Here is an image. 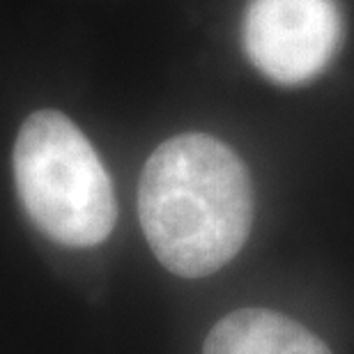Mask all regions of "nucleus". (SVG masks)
<instances>
[{"label":"nucleus","instance_id":"3","mask_svg":"<svg viewBox=\"0 0 354 354\" xmlns=\"http://www.w3.org/2000/svg\"><path fill=\"white\" fill-rule=\"evenodd\" d=\"M343 41L336 0H249L242 19L246 58L279 86L320 76Z\"/></svg>","mask_w":354,"mask_h":354},{"label":"nucleus","instance_id":"4","mask_svg":"<svg viewBox=\"0 0 354 354\" xmlns=\"http://www.w3.org/2000/svg\"><path fill=\"white\" fill-rule=\"evenodd\" d=\"M203 354H331V350L288 315L267 308H242L212 327Z\"/></svg>","mask_w":354,"mask_h":354},{"label":"nucleus","instance_id":"2","mask_svg":"<svg viewBox=\"0 0 354 354\" xmlns=\"http://www.w3.org/2000/svg\"><path fill=\"white\" fill-rule=\"evenodd\" d=\"M12 161L26 214L48 239L90 249L113 232V182L97 150L65 113H32L21 124Z\"/></svg>","mask_w":354,"mask_h":354},{"label":"nucleus","instance_id":"1","mask_svg":"<svg viewBox=\"0 0 354 354\" xmlns=\"http://www.w3.org/2000/svg\"><path fill=\"white\" fill-rule=\"evenodd\" d=\"M140 228L168 272L203 279L242 251L253 184L235 150L209 133H180L150 154L138 184Z\"/></svg>","mask_w":354,"mask_h":354}]
</instances>
